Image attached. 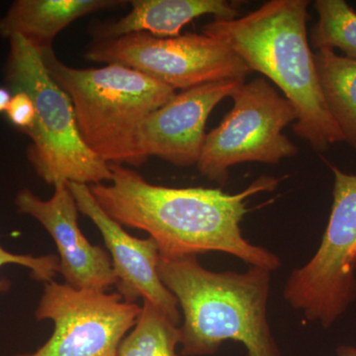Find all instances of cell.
I'll list each match as a JSON object with an SVG mask.
<instances>
[{"mask_svg": "<svg viewBox=\"0 0 356 356\" xmlns=\"http://www.w3.org/2000/svg\"><path fill=\"white\" fill-rule=\"evenodd\" d=\"M109 184L90 185L102 209L121 226L146 232L156 241L159 257L178 259L225 252L250 266L274 271L280 257L248 241L241 222L248 212L247 200L273 191L280 179L262 177L236 194L204 187L172 188L149 184L140 173L109 163Z\"/></svg>", "mask_w": 356, "mask_h": 356, "instance_id": "cell-1", "label": "cell"}, {"mask_svg": "<svg viewBox=\"0 0 356 356\" xmlns=\"http://www.w3.org/2000/svg\"><path fill=\"white\" fill-rule=\"evenodd\" d=\"M308 0H270L235 19H217L203 34L226 44L248 70L280 88L297 112L293 131L322 153L343 142L323 97L309 44Z\"/></svg>", "mask_w": 356, "mask_h": 356, "instance_id": "cell-2", "label": "cell"}, {"mask_svg": "<svg viewBox=\"0 0 356 356\" xmlns=\"http://www.w3.org/2000/svg\"><path fill=\"white\" fill-rule=\"evenodd\" d=\"M158 273L184 315L182 355H215L222 343L234 341L248 356H281L267 318L273 271L250 266L242 273H216L188 255L159 257Z\"/></svg>", "mask_w": 356, "mask_h": 356, "instance_id": "cell-3", "label": "cell"}, {"mask_svg": "<svg viewBox=\"0 0 356 356\" xmlns=\"http://www.w3.org/2000/svg\"><path fill=\"white\" fill-rule=\"evenodd\" d=\"M41 51L54 81L72 100L88 149L108 165L146 163L140 149V125L177 93L175 89L124 65L76 69L60 62L53 48Z\"/></svg>", "mask_w": 356, "mask_h": 356, "instance_id": "cell-4", "label": "cell"}, {"mask_svg": "<svg viewBox=\"0 0 356 356\" xmlns=\"http://www.w3.org/2000/svg\"><path fill=\"white\" fill-rule=\"evenodd\" d=\"M6 83L14 93H27L35 107V121L24 132L31 140L27 156L46 184L95 185L110 181L109 165L83 142L74 105L51 77L38 48L21 36L9 39Z\"/></svg>", "mask_w": 356, "mask_h": 356, "instance_id": "cell-5", "label": "cell"}, {"mask_svg": "<svg viewBox=\"0 0 356 356\" xmlns=\"http://www.w3.org/2000/svg\"><path fill=\"white\" fill-rule=\"evenodd\" d=\"M329 166L334 188L324 236L316 254L292 271L283 290L285 301L294 310L325 329L356 298V175Z\"/></svg>", "mask_w": 356, "mask_h": 356, "instance_id": "cell-6", "label": "cell"}, {"mask_svg": "<svg viewBox=\"0 0 356 356\" xmlns=\"http://www.w3.org/2000/svg\"><path fill=\"white\" fill-rule=\"evenodd\" d=\"M234 106L218 127L206 134L197 161L201 175L225 185L229 168L243 163L277 165L298 153L283 130L297 112L264 77L243 83L231 95Z\"/></svg>", "mask_w": 356, "mask_h": 356, "instance_id": "cell-7", "label": "cell"}, {"mask_svg": "<svg viewBox=\"0 0 356 356\" xmlns=\"http://www.w3.org/2000/svg\"><path fill=\"white\" fill-rule=\"evenodd\" d=\"M91 62L120 65L165 86L188 89L217 81H245L250 70L226 44L204 34L158 38L134 33L100 40L86 54Z\"/></svg>", "mask_w": 356, "mask_h": 356, "instance_id": "cell-8", "label": "cell"}, {"mask_svg": "<svg viewBox=\"0 0 356 356\" xmlns=\"http://www.w3.org/2000/svg\"><path fill=\"white\" fill-rule=\"evenodd\" d=\"M140 312L142 307L124 301L118 292L76 289L49 281L35 317L51 321L53 334L38 350L17 356H117Z\"/></svg>", "mask_w": 356, "mask_h": 356, "instance_id": "cell-9", "label": "cell"}, {"mask_svg": "<svg viewBox=\"0 0 356 356\" xmlns=\"http://www.w3.org/2000/svg\"><path fill=\"white\" fill-rule=\"evenodd\" d=\"M54 187L48 200L23 189L16 196L17 210L37 220L53 238L60 261L58 273L65 284L76 289L108 292L117 283L110 254L89 242L79 228V208L67 184Z\"/></svg>", "mask_w": 356, "mask_h": 356, "instance_id": "cell-10", "label": "cell"}, {"mask_svg": "<svg viewBox=\"0 0 356 356\" xmlns=\"http://www.w3.org/2000/svg\"><path fill=\"white\" fill-rule=\"evenodd\" d=\"M67 187L79 212L91 220L108 248L118 289L124 301H147L165 314L175 325L181 320L177 299L161 282L158 273L159 247L156 241L131 236L96 202L89 185L69 182Z\"/></svg>", "mask_w": 356, "mask_h": 356, "instance_id": "cell-11", "label": "cell"}, {"mask_svg": "<svg viewBox=\"0 0 356 356\" xmlns=\"http://www.w3.org/2000/svg\"><path fill=\"white\" fill-rule=\"evenodd\" d=\"M241 83L217 81L175 93L143 121L139 132L142 154L147 159L158 156L175 165H196L211 112L225 98L231 97Z\"/></svg>", "mask_w": 356, "mask_h": 356, "instance_id": "cell-12", "label": "cell"}, {"mask_svg": "<svg viewBox=\"0 0 356 356\" xmlns=\"http://www.w3.org/2000/svg\"><path fill=\"white\" fill-rule=\"evenodd\" d=\"M130 3L132 10L127 15L96 27V41L134 33L175 38L185 25L200 16L214 15L224 20L238 17L236 4L227 0H134Z\"/></svg>", "mask_w": 356, "mask_h": 356, "instance_id": "cell-13", "label": "cell"}, {"mask_svg": "<svg viewBox=\"0 0 356 356\" xmlns=\"http://www.w3.org/2000/svg\"><path fill=\"white\" fill-rule=\"evenodd\" d=\"M123 3L117 0H17L0 20V35L8 39L21 36L40 51L48 50L70 23Z\"/></svg>", "mask_w": 356, "mask_h": 356, "instance_id": "cell-14", "label": "cell"}, {"mask_svg": "<svg viewBox=\"0 0 356 356\" xmlns=\"http://www.w3.org/2000/svg\"><path fill=\"white\" fill-rule=\"evenodd\" d=\"M323 97L343 142L356 151V60L334 51L314 54Z\"/></svg>", "mask_w": 356, "mask_h": 356, "instance_id": "cell-15", "label": "cell"}, {"mask_svg": "<svg viewBox=\"0 0 356 356\" xmlns=\"http://www.w3.org/2000/svg\"><path fill=\"white\" fill-rule=\"evenodd\" d=\"M179 327L147 301L132 331L124 337L117 356H177Z\"/></svg>", "mask_w": 356, "mask_h": 356, "instance_id": "cell-16", "label": "cell"}, {"mask_svg": "<svg viewBox=\"0 0 356 356\" xmlns=\"http://www.w3.org/2000/svg\"><path fill=\"white\" fill-rule=\"evenodd\" d=\"M318 21L311 28L310 43L316 50L339 49L356 60V11L344 0H317Z\"/></svg>", "mask_w": 356, "mask_h": 356, "instance_id": "cell-17", "label": "cell"}, {"mask_svg": "<svg viewBox=\"0 0 356 356\" xmlns=\"http://www.w3.org/2000/svg\"><path fill=\"white\" fill-rule=\"evenodd\" d=\"M6 264H18L29 269L34 280L47 283L54 280L58 273L60 261L58 257L53 254L34 257L31 254H17L7 252L0 245V268ZM10 283L0 280V292L8 291Z\"/></svg>", "mask_w": 356, "mask_h": 356, "instance_id": "cell-18", "label": "cell"}, {"mask_svg": "<svg viewBox=\"0 0 356 356\" xmlns=\"http://www.w3.org/2000/svg\"><path fill=\"white\" fill-rule=\"evenodd\" d=\"M9 121L22 132L29 130L35 121V107L27 93L18 91L14 93L6 109Z\"/></svg>", "mask_w": 356, "mask_h": 356, "instance_id": "cell-19", "label": "cell"}, {"mask_svg": "<svg viewBox=\"0 0 356 356\" xmlns=\"http://www.w3.org/2000/svg\"><path fill=\"white\" fill-rule=\"evenodd\" d=\"M11 98H13V96L10 95V90L0 88V113L6 111L9 103L11 102Z\"/></svg>", "mask_w": 356, "mask_h": 356, "instance_id": "cell-20", "label": "cell"}, {"mask_svg": "<svg viewBox=\"0 0 356 356\" xmlns=\"http://www.w3.org/2000/svg\"><path fill=\"white\" fill-rule=\"evenodd\" d=\"M337 356H356V346H341L337 348Z\"/></svg>", "mask_w": 356, "mask_h": 356, "instance_id": "cell-21", "label": "cell"}]
</instances>
